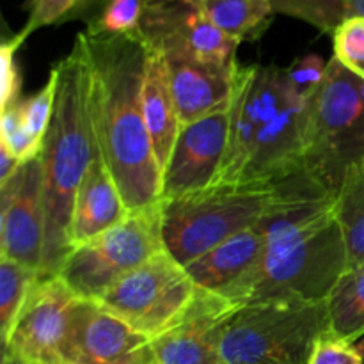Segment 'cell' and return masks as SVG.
Returning a JSON list of instances; mask_svg holds the SVG:
<instances>
[{"label": "cell", "instance_id": "52a82bcc", "mask_svg": "<svg viewBox=\"0 0 364 364\" xmlns=\"http://www.w3.org/2000/svg\"><path fill=\"white\" fill-rule=\"evenodd\" d=\"M164 249L159 201L128 212L119 224L71 249L57 276L80 299L100 301L121 277Z\"/></svg>", "mask_w": 364, "mask_h": 364}, {"label": "cell", "instance_id": "9c48e42d", "mask_svg": "<svg viewBox=\"0 0 364 364\" xmlns=\"http://www.w3.org/2000/svg\"><path fill=\"white\" fill-rule=\"evenodd\" d=\"M297 96L277 66H240L230 105L228 149L215 183H237L258 132ZM299 100V98H297Z\"/></svg>", "mask_w": 364, "mask_h": 364}, {"label": "cell", "instance_id": "74e56055", "mask_svg": "<svg viewBox=\"0 0 364 364\" xmlns=\"http://www.w3.org/2000/svg\"><path fill=\"white\" fill-rule=\"evenodd\" d=\"M2 364H14V363H2Z\"/></svg>", "mask_w": 364, "mask_h": 364}, {"label": "cell", "instance_id": "e575fe53", "mask_svg": "<svg viewBox=\"0 0 364 364\" xmlns=\"http://www.w3.org/2000/svg\"><path fill=\"white\" fill-rule=\"evenodd\" d=\"M348 16H363L364 18V0H345Z\"/></svg>", "mask_w": 364, "mask_h": 364}, {"label": "cell", "instance_id": "8fae6325", "mask_svg": "<svg viewBox=\"0 0 364 364\" xmlns=\"http://www.w3.org/2000/svg\"><path fill=\"white\" fill-rule=\"evenodd\" d=\"M151 340L100 302L77 299L60 345V364H155Z\"/></svg>", "mask_w": 364, "mask_h": 364}, {"label": "cell", "instance_id": "603a6c76", "mask_svg": "<svg viewBox=\"0 0 364 364\" xmlns=\"http://www.w3.org/2000/svg\"><path fill=\"white\" fill-rule=\"evenodd\" d=\"M336 215L348 251V269L364 265V164L345 178L338 192Z\"/></svg>", "mask_w": 364, "mask_h": 364}, {"label": "cell", "instance_id": "277c9868", "mask_svg": "<svg viewBox=\"0 0 364 364\" xmlns=\"http://www.w3.org/2000/svg\"><path fill=\"white\" fill-rule=\"evenodd\" d=\"M272 198L274 181H245L160 199L166 251L180 265H191L228 238L258 226Z\"/></svg>", "mask_w": 364, "mask_h": 364}, {"label": "cell", "instance_id": "7c38bea8", "mask_svg": "<svg viewBox=\"0 0 364 364\" xmlns=\"http://www.w3.org/2000/svg\"><path fill=\"white\" fill-rule=\"evenodd\" d=\"M139 32L146 45L166 59H194L224 66L238 64L240 43L217 28L191 2L146 7Z\"/></svg>", "mask_w": 364, "mask_h": 364}, {"label": "cell", "instance_id": "cb8c5ba5", "mask_svg": "<svg viewBox=\"0 0 364 364\" xmlns=\"http://www.w3.org/2000/svg\"><path fill=\"white\" fill-rule=\"evenodd\" d=\"M41 272L13 259L0 258V340L9 336L14 320L20 315L28 294L41 279Z\"/></svg>", "mask_w": 364, "mask_h": 364}, {"label": "cell", "instance_id": "d6a6232c", "mask_svg": "<svg viewBox=\"0 0 364 364\" xmlns=\"http://www.w3.org/2000/svg\"><path fill=\"white\" fill-rule=\"evenodd\" d=\"M0 144L6 146L20 162H27L32 156L41 153V146L36 144L28 134L25 132L23 124L18 114V105L4 110L2 121H0Z\"/></svg>", "mask_w": 364, "mask_h": 364}, {"label": "cell", "instance_id": "8992f818", "mask_svg": "<svg viewBox=\"0 0 364 364\" xmlns=\"http://www.w3.org/2000/svg\"><path fill=\"white\" fill-rule=\"evenodd\" d=\"M326 329V301L249 302L228 320L223 354L228 364H308Z\"/></svg>", "mask_w": 364, "mask_h": 364}, {"label": "cell", "instance_id": "2e32d148", "mask_svg": "<svg viewBox=\"0 0 364 364\" xmlns=\"http://www.w3.org/2000/svg\"><path fill=\"white\" fill-rule=\"evenodd\" d=\"M265 255V235L258 226L245 230L187 265L196 287L240 308L252 274Z\"/></svg>", "mask_w": 364, "mask_h": 364}, {"label": "cell", "instance_id": "d4e9b609", "mask_svg": "<svg viewBox=\"0 0 364 364\" xmlns=\"http://www.w3.org/2000/svg\"><path fill=\"white\" fill-rule=\"evenodd\" d=\"M107 0H28V18L23 28L18 32L23 41L43 27L60 25L71 20H84L91 23Z\"/></svg>", "mask_w": 364, "mask_h": 364}, {"label": "cell", "instance_id": "e0dca14e", "mask_svg": "<svg viewBox=\"0 0 364 364\" xmlns=\"http://www.w3.org/2000/svg\"><path fill=\"white\" fill-rule=\"evenodd\" d=\"M164 60L181 127L230 109L240 64L224 66L166 57Z\"/></svg>", "mask_w": 364, "mask_h": 364}, {"label": "cell", "instance_id": "30bf717a", "mask_svg": "<svg viewBox=\"0 0 364 364\" xmlns=\"http://www.w3.org/2000/svg\"><path fill=\"white\" fill-rule=\"evenodd\" d=\"M77 299L59 276L41 277L2 343V363L60 364V345Z\"/></svg>", "mask_w": 364, "mask_h": 364}, {"label": "cell", "instance_id": "f546056e", "mask_svg": "<svg viewBox=\"0 0 364 364\" xmlns=\"http://www.w3.org/2000/svg\"><path fill=\"white\" fill-rule=\"evenodd\" d=\"M284 71H287V80L294 95L301 102L308 103L326 78L327 63L316 53H308L294 60V64Z\"/></svg>", "mask_w": 364, "mask_h": 364}, {"label": "cell", "instance_id": "1f68e13d", "mask_svg": "<svg viewBox=\"0 0 364 364\" xmlns=\"http://www.w3.org/2000/svg\"><path fill=\"white\" fill-rule=\"evenodd\" d=\"M308 364H364L354 343L343 340L327 327L316 338Z\"/></svg>", "mask_w": 364, "mask_h": 364}, {"label": "cell", "instance_id": "f35d334b", "mask_svg": "<svg viewBox=\"0 0 364 364\" xmlns=\"http://www.w3.org/2000/svg\"><path fill=\"white\" fill-rule=\"evenodd\" d=\"M155 364H160V363H159V361H156V363H155Z\"/></svg>", "mask_w": 364, "mask_h": 364}, {"label": "cell", "instance_id": "83f0119b", "mask_svg": "<svg viewBox=\"0 0 364 364\" xmlns=\"http://www.w3.org/2000/svg\"><path fill=\"white\" fill-rule=\"evenodd\" d=\"M142 0H107L98 16L87 23L89 34H132L141 27L144 14Z\"/></svg>", "mask_w": 364, "mask_h": 364}, {"label": "cell", "instance_id": "6da1fadb", "mask_svg": "<svg viewBox=\"0 0 364 364\" xmlns=\"http://www.w3.org/2000/svg\"><path fill=\"white\" fill-rule=\"evenodd\" d=\"M338 192L297 167L274 181L269 212L258 224L265 255L242 306L256 301L323 302L348 270V251L336 215Z\"/></svg>", "mask_w": 364, "mask_h": 364}, {"label": "cell", "instance_id": "7402d4cb", "mask_svg": "<svg viewBox=\"0 0 364 364\" xmlns=\"http://www.w3.org/2000/svg\"><path fill=\"white\" fill-rule=\"evenodd\" d=\"M327 327L355 343L364 336V265L348 269L326 299Z\"/></svg>", "mask_w": 364, "mask_h": 364}, {"label": "cell", "instance_id": "d6986e66", "mask_svg": "<svg viewBox=\"0 0 364 364\" xmlns=\"http://www.w3.org/2000/svg\"><path fill=\"white\" fill-rule=\"evenodd\" d=\"M127 215L128 208L119 187L96 144L95 156L75 198L70 224V247H78L100 237Z\"/></svg>", "mask_w": 364, "mask_h": 364}, {"label": "cell", "instance_id": "5bb4252c", "mask_svg": "<svg viewBox=\"0 0 364 364\" xmlns=\"http://www.w3.org/2000/svg\"><path fill=\"white\" fill-rule=\"evenodd\" d=\"M230 109L181 127L162 173L160 199L203 191L217 181L228 149Z\"/></svg>", "mask_w": 364, "mask_h": 364}, {"label": "cell", "instance_id": "3957f363", "mask_svg": "<svg viewBox=\"0 0 364 364\" xmlns=\"http://www.w3.org/2000/svg\"><path fill=\"white\" fill-rule=\"evenodd\" d=\"M53 70L57 71L55 107L41 149L46 220L43 277L57 276L70 255L75 198L96 151L89 60L80 34Z\"/></svg>", "mask_w": 364, "mask_h": 364}, {"label": "cell", "instance_id": "f1b7e54d", "mask_svg": "<svg viewBox=\"0 0 364 364\" xmlns=\"http://www.w3.org/2000/svg\"><path fill=\"white\" fill-rule=\"evenodd\" d=\"M334 59L364 82V18L348 16L333 32Z\"/></svg>", "mask_w": 364, "mask_h": 364}, {"label": "cell", "instance_id": "ffe728a7", "mask_svg": "<svg viewBox=\"0 0 364 364\" xmlns=\"http://www.w3.org/2000/svg\"><path fill=\"white\" fill-rule=\"evenodd\" d=\"M142 103H144V119L149 139H151L153 151H155L159 166L164 173L171 151L174 148V142L181 130V123L178 117L173 91H171L166 60L151 48H149L148 64H146Z\"/></svg>", "mask_w": 364, "mask_h": 364}, {"label": "cell", "instance_id": "9a60e30c", "mask_svg": "<svg viewBox=\"0 0 364 364\" xmlns=\"http://www.w3.org/2000/svg\"><path fill=\"white\" fill-rule=\"evenodd\" d=\"M237 306L215 294L199 290L183 318L151 340L160 364H228L223 336Z\"/></svg>", "mask_w": 364, "mask_h": 364}, {"label": "cell", "instance_id": "d590c367", "mask_svg": "<svg viewBox=\"0 0 364 364\" xmlns=\"http://www.w3.org/2000/svg\"><path fill=\"white\" fill-rule=\"evenodd\" d=\"M146 7H159V6H169V4H180V2H191V0H142Z\"/></svg>", "mask_w": 364, "mask_h": 364}, {"label": "cell", "instance_id": "8d00e7d4", "mask_svg": "<svg viewBox=\"0 0 364 364\" xmlns=\"http://www.w3.org/2000/svg\"><path fill=\"white\" fill-rule=\"evenodd\" d=\"M354 345H355V348H358V350H359V354H361L363 359H364V336L361 338V340L355 341Z\"/></svg>", "mask_w": 364, "mask_h": 364}, {"label": "cell", "instance_id": "ba28073f", "mask_svg": "<svg viewBox=\"0 0 364 364\" xmlns=\"http://www.w3.org/2000/svg\"><path fill=\"white\" fill-rule=\"evenodd\" d=\"M198 294L187 269L164 249L121 277L96 302L155 340L183 318Z\"/></svg>", "mask_w": 364, "mask_h": 364}, {"label": "cell", "instance_id": "ac0fdd59", "mask_svg": "<svg viewBox=\"0 0 364 364\" xmlns=\"http://www.w3.org/2000/svg\"><path fill=\"white\" fill-rule=\"evenodd\" d=\"M306 114L308 103L295 98L258 132L237 183L276 181L302 166Z\"/></svg>", "mask_w": 364, "mask_h": 364}, {"label": "cell", "instance_id": "4dcf8cb0", "mask_svg": "<svg viewBox=\"0 0 364 364\" xmlns=\"http://www.w3.org/2000/svg\"><path fill=\"white\" fill-rule=\"evenodd\" d=\"M23 39L14 34L0 46V112L20 103V71L16 66V52Z\"/></svg>", "mask_w": 364, "mask_h": 364}, {"label": "cell", "instance_id": "4fadbf2b", "mask_svg": "<svg viewBox=\"0 0 364 364\" xmlns=\"http://www.w3.org/2000/svg\"><path fill=\"white\" fill-rule=\"evenodd\" d=\"M45 230V181L39 153L0 185V258L41 272Z\"/></svg>", "mask_w": 364, "mask_h": 364}, {"label": "cell", "instance_id": "836d02e7", "mask_svg": "<svg viewBox=\"0 0 364 364\" xmlns=\"http://www.w3.org/2000/svg\"><path fill=\"white\" fill-rule=\"evenodd\" d=\"M20 160L9 151L4 144H0V185L7 183L14 174L18 173V169L21 167Z\"/></svg>", "mask_w": 364, "mask_h": 364}, {"label": "cell", "instance_id": "5b68a950", "mask_svg": "<svg viewBox=\"0 0 364 364\" xmlns=\"http://www.w3.org/2000/svg\"><path fill=\"white\" fill-rule=\"evenodd\" d=\"M363 164L364 82L333 57L308 102L302 167L320 185L340 192L347 174Z\"/></svg>", "mask_w": 364, "mask_h": 364}, {"label": "cell", "instance_id": "484cf974", "mask_svg": "<svg viewBox=\"0 0 364 364\" xmlns=\"http://www.w3.org/2000/svg\"><path fill=\"white\" fill-rule=\"evenodd\" d=\"M269 4L276 14L297 18L320 32H334L347 18L345 0H269Z\"/></svg>", "mask_w": 364, "mask_h": 364}, {"label": "cell", "instance_id": "4316f807", "mask_svg": "<svg viewBox=\"0 0 364 364\" xmlns=\"http://www.w3.org/2000/svg\"><path fill=\"white\" fill-rule=\"evenodd\" d=\"M55 92L57 71L52 68L46 84L36 95L20 100V103H18V114H20V121L23 124L25 132L41 148L46 134H48L50 123H52L53 107H55Z\"/></svg>", "mask_w": 364, "mask_h": 364}, {"label": "cell", "instance_id": "44dd1931", "mask_svg": "<svg viewBox=\"0 0 364 364\" xmlns=\"http://www.w3.org/2000/svg\"><path fill=\"white\" fill-rule=\"evenodd\" d=\"M191 4L238 43L262 38L276 14L269 0H191Z\"/></svg>", "mask_w": 364, "mask_h": 364}, {"label": "cell", "instance_id": "7a4b0ae2", "mask_svg": "<svg viewBox=\"0 0 364 364\" xmlns=\"http://www.w3.org/2000/svg\"><path fill=\"white\" fill-rule=\"evenodd\" d=\"M89 60L91 117L96 144L128 212L160 201L162 169L144 119L142 85L149 46L141 32H80Z\"/></svg>", "mask_w": 364, "mask_h": 364}]
</instances>
